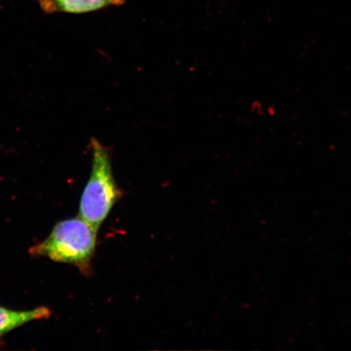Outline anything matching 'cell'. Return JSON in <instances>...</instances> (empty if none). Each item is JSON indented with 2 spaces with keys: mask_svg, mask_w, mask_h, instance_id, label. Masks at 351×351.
Wrapping results in <instances>:
<instances>
[{
  "mask_svg": "<svg viewBox=\"0 0 351 351\" xmlns=\"http://www.w3.org/2000/svg\"><path fill=\"white\" fill-rule=\"evenodd\" d=\"M98 231L81 217L64 219L56 223L47 238L34 245L29 252L33 257L68 263L89 276Z\"/></svg>",
  "mask_w": 351,
  "mask_h": 351,
  "instance_id": "1",
  "label": "cell"
},
{
  "mask_svg": "<svg viewBox=\"0 0 351 351\" xmlns=\"http://www.w3.org/2000/svg\"><path fill=\"white\" fill-rule=\"evenodd\" d=\"M90 148L91 173L82 194L78 216L99 230L122 192L114 178L111 152L96 138L91 139Z\"/></svg>",
  "mask_w": 351,
  "mask_h": 351,
  "instance_id": "2",
  "label": "cell"
},
{
  "mask_svg": "<svg viewBox=\"0 0 351 351\" xmlns=\"http://www.w3.org/2000/svg\"><path fill=\"white\" fill-rule=\"evenodd\" d=\"M47 13H86L110 6H120L125 0H37Z\"/></svg>",
  "mask_w": 351,
  "mask_h": 351,
  "instance_id": "3",
  "label": "cell"
},
{
  "mask_svg": "<svg viewBox=\"0 0 351 351\" xmlns=\"http://www.w3.org/2000/svg\"><path fill=\"white\" fill-rule=\"evenodd\" d=\"M51 311L47 306H38L34 309L16 311L0 306V341L17 328L36 320L49 319Z\"/></svg>",
  "mask_w": 351,
  "mask_h": 351,
  "instance_id": "4",
  "label": "cell"
}]
</instances>
